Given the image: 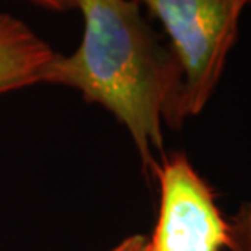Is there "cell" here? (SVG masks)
Wrapping results in <instances>:
<instances>
[{"label":"cell","mask_w":251,"mask_h":251,"mask_svg":"<svg viewBox=\"0 0 251 251\" xmlns=\"http://www.w3.org/2000/svg\"><path fill=\"white\" fill-rule=\"evenodd\" d=\"M55 52L28 25L0 13V96L39 83Z\"/></svg>","instance_id":"obj_4"},{"label":"cell","mask_w":251,"mask_h":251,"mask_svg":"<svg viewBox=\"0 0 251 251\" xmlns=\"http://www.w3.org/2000/svg\"><path fill=\"white\" fill-rule=\"evenodd\" d=\"M161 21L180 72L177 125L209 102L251 0H136Z\"/></svg>","instance_id":"obj_2"},{"label":"cell","mask_w":251,"mask_h":251,"mask_svg":"<svg viewBox=\"0 0 251 251\" xmlns=\"http://www.w3.org/2000/svg\"><path fill=\"white\" fill-rule=\"evenodd\" d=\"M83 39L70 55L54 54L39 83L76 89L126 128L144 172L157 174L162 125H177L180 72L136 0H76Z\"/></svg>","instance_id":"obj_1"},{"label":"cell","mask_w":251,"mask_h":251,"mask_svg":"<svg viewBox=\"0 0 251 251\" xmlns=\"http://www.w3.org/2000/svg\"><path fill=\"white\" fill-rule=\"evenodd\" d=\"M28 2L52 12H67L76 8V0H28Z\"/></svg>","instance_id":"obj_7"},{"label":"cell","mask_w":251,"mask_h":251,"mask_svg":"<svg viewBox=\"0 0 251 251\" xmlns=\"http://www.w3.org/2000/svg\"><path fill=\"white\" fill-rule=\"evenodd\" d=\"M230 226L232 251H251V201H245L237 214L228 222Z\"/></svg>","instance_id":"obj_5"},{"label":"cell","mask_w":251,"mask_h":251,"mask_svg":"<svg viewBox=\"0 0 251 251\" xmlns=\"http://www.w3.org/2000/svg\"><path fill=\"white\" fill-rule=\"evenodd\" d=\"M107 251H151L149 250V238L144 235H131Z\"/></svg>","instance_id":"obj_6"},{"label":"cell","mask_w":251,"mask_h":251,"mask_svg":"<svg viewBox=\"0 0 251 251\" xmlns=\"http://www.w3.org/2000/svg\"><path fill=\"white\" fill-rule=\"evenodd\" d=\"M156 177L161 204L151 251H221L230 247V226L214 195L183 154L164 159Z\"/></svg>","instance_id":"obj_3"}]
</instances>
